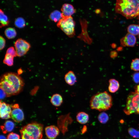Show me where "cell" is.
<instances>
[{"instance_id": "cell-1", "label": "cell", "mask_w": 139, "mask_h": 139, "mask_svg": "<svg viewBox=\"0 0 139 139\" xmlns=\"http://www.w3.org/2000/svg\"><path fill=\"white\" fill-rule=\"evenodd\" d=\"M24 84L23 79L16 73H6L1 77L0 88L5 92L7 97L19 93L22 90Z\"/></svg>"}, {"instance_id": "cell-2", "label": "cell", "mask_w": 139, "mask_h": 139, "mask_svg": "<svg viewBox=\"0 0 139 139\" xmlns=\"http://www.w3.org/2000/svg\"><path fill=\"white\" fill-rule=\"evenodd\" d=\"M115 10L127 19L135 18L139 14V0H116Z\"/></svg>"}, {"instance_id": "cell-3", "label": "cell", "mask_w": 139, "mask_h": 139, "mask_svg": "<svg viewBox=\"0 0 139 139\" xmlns=\"http://www.w3.org/2000/svg\"><path fill=\"white\" fill-rule=\"evenodd\" d=\"M112 105V99L111 95L105 91L98 92L93 95L89 101L90 108L100 111L109 109Z\"/></svg>"}, {"instance_id": "cell-4", "label": "cell", "mask_w": 139, "mask_h": 139, "mask_svg": "<svg viewBox=\"0 0 139 139\" xmlns=\"http://www.w3.org/2000/svg\"><path fill=\"white\" fill-rule=\"evenodd\" d=\"M43 125L34 122L23 127L20 131L22 139H41L42 137Z\"/></svg>"}, {"instance_id": "cell-5", "label": "cell", "mask_w": 139, "mask_h": 139, "mask_svg": "<svg viewBox=\"0 0 139 139\" xmlns=\"http://www.w3.org/2000/svg\"><path fill=\"white\" fill-rule=\"evenodd\" d=\"M128 115L133 113L139 114V94L136 92H131L127 99L126 106L124 110Z\"/></svg>"}, {"instance_id": "cell-6", "label": "cell", "mask_w": 139, "mask_h": 139, "mask_svg": "<svg viewBox=\"0 0 139 139\" xmlns=\"http://www.w3.org/2000/svg\"><path fill=\"white\" fill-rule=\"evenodd\" d=\"M75 23L72 16L63 17L58 22L57 27L70 37L75 34Z\"/></svg>"}, {"instance_id": "cell-7", "label": "cell", "mask_w": 139, "mask_h": 139, "mask_svg": "<svg viewBox=\"0 0 139 139\" xmlns=\"http://www.w3.org/2000/svg\"><path fill=\"white\" fill-rule=\"evenodd\" d=\"M17 56L20 57L25 55L31 47L30 44L21 38L18 39L14 44Z\"/></svg>"}, {"instance_id": "cell-8", "label": "cell", "mask_w": 139, "mask_h": 139, "mask_svg": "<svg viewBox=\"0 0 139 139\" xmlns=\"http://www.w3.org/2000/svg\"><path fill=\"white\" fill-rule=\"evenodd\" d=\"M11 107L10 105L4 102H0V117L4 119H7L11 117Z\"/></svg>"}, {"instance_id": "cell-9", "label": "cell", "mask_w": 139, "mask_h": 139, "mask_svg": "<svg viewBox=\"0 0 139 139\" xmlns=\"http://www.w3.org/2000/svg\"><path fill=\"white\" fill-rule=\"evenodd\" d=\"M121 45L123 46L133 47L136 42L135 36L129 33H127L120 40Z\"/></svg>"}, {"instance_id": "cell-10", "label": "cell", "mask_w": 139, "mask_h": 139, "mask_svg": "<svg viewBox=\"0 0 139 139\" xmlns=\"http://www.w3.org/2000/svg\"><path fill=\"white\" fill-rule=\"evenodd\" d=\"M46 134L49 139H55L59 135V131L58 128L54 125H51L45 128Z\"/></svg>"}, {"instance_id": "cell-11", "label": "cell", "mask_w": 139, "mask_h": 139, "mask_svg": "<svg viewBox=\"0 0 139 139\" xmlns=\"http://www.w3.org/2000/svg\"><path fill=\"white\" fill-rule=\"evenodd\" d=\"M11 117L14 121L18 123L22 121L24 119L23 112L19 107L13 109Z\"/></svg>"}, {"instance_id": "cell-12", "label": "cell", "mask_w": 139, "mask_h": 139, "mask_svg": "<svg viewBox=\"0 0 139 139\" xmlns=\"http://www.w3.org/2000/svg\"><path fill=\"white\" fill-rule=\"evenodd\" d=\"M61 11L63 17L71 16L75 12L73 6L71 4L67 3L63 5Z\"/></svg>"}, {"instance_id": "cell-13", "label": "cell", "mask_w": 139, "mask_h": 139, "mask_svg": "<svg viewBox=\"0 0 139 139\" xmlns=\"http://www.w3.org/2000/svg\"><path fill=\"white\" fill-rule=\"evenodd\" d=\"M64 79L66 83L70 86L74 85L77 82V78L74 72L70 71L65 75Z\"/></svg>"}, {"instance_id": "cell-14", "label": "cell", "mask_w": 139, "mask_h": 139, "mask_svg": "<svg viewBox=\"0 0 139 139\" xmlns=\"http://www.w3.org/2000/svg\"><path fill=\"white\" fill-rule=\"evenodd\" d=\"M14 127L15 124L13 122L10 120H7L3 125L1 126V128L3 133L5 134L12 131Z\"/></svg>"}, {"instance_id": "cell-15", "label": "cell", "mask_w": 139, "mask_h": 139, "mask_svg": "<svg viewBox=\"0 0 139 139\" xmlns=\"http://www.w3.org/2000/svg\"><path fill=\"white\" fill-rule=\"evenodd\" d=\"M89 119L88 114L84 112H80L77 114L76 116L77 121L82 124L86 123L88 121Z\"/></svg>"}, {"instance_id": "cell-16", "label": "cell", "mask_w": 139, "mask_h": 139, "mask_svg": "<svg viewBox=\"0 0 139 139\" xmlns=\"http://www.w3.org/2000/svg\"><path fill=\"white\" fill-rule=\"evenodd\" d=\"M50 101L53 105L56 107H59L62 105L63 100L61 95L58 93H56L52 96Z\"/></svg>"}, {"instance_id": "cell-17", "label": "cell", "mask_w": 139, "mask_h": 139, "mask_svg": "<svg viewBox=\"0 0 139 139\" xmlns=\"http://www.w3.org/2000/svg\"><path fill=\"white\" fill-rule=\"evenodd\" d=\"M109 85L108 86L109 91L114 93L116 92L119 87V84L118 81L114 79H111L109 81Z\"/></svg>"}, {"instance_id": "cell-18", "label": "cell", "mask_w": 139, "mask_h": 139, "mask_svg": "<svg viewBox=\"0 0 139 139\" xmlns=\"http://www.w3.org/2000/svg\"><path fill=\"white\" fill-rule=\"evenodd\" d=\"M49 18L50 20L55 22H58L63 18L62 13L57 10L52 12L50 15Z\"/></svg>"}, {"instance_id": "cell-19", "label": "cell", "mask_w": 139, "mask_h": 139, "mask_svg": "<svg viewBox=\"0 0 139 139\" xmlns=\"http://www.w3.org/2000/svg\"><path fill=\"white\" fill-rule=\"evenodd\" d=\"M4 33L6 37L9 39L15 38L16 35V32L13 28L9 27L6 28L5 31Z\"/></svg>"}, {"instance_id": "cell-20", "label": "cell", "mask_w": 139, "mask_h": 139, "mask_svg": "<svg viewBox=\"0 0 139 139\" xmlns=\"http://www.w3.org/2000/svg\"><path fill=\"white\" fill-rule=\"evenodd\" d=\"M127 31L129 33L134 36L139 35V25L135 24H131L127 28Z\"/></svg>"}, {"instance_id": "cell-21", "label": "cell", "mask_w": 139, "mask_h": 139, "mask_svg": "<svg viewBox=\"0 0 139 139\" xmlns=\"http://www.w3.org/2000/svg\"><path fill=\"white\" fill-rule=\"evenodd\" d=\"M0 12L1 27L7 26L9 23L7 17L1 9L0 10Z\"/></svg>"}, {"instance_id": "cell-22", "label": "cell", "mask_w": 139, "mask_h": 139, "mask_svg": "<svg viewBox=\"0 0 139 139\" xmlns=\"http://www.w3.org/2000/svg\"><path fill=\"white\" fill-rule=\"evenodd\" d=\"M14 57L11 55L6 53L3 60V63L9 66L13 65Z\"/></svg>"}, {"instance_id": "cell-23", "label": "cell", "mask_w": 139, "mask_h": 139, "mask_svg": "<svg viewBox=\"0 0 139 139\" xmlns=\"http://www.w3.org/2000/svg\"><path fill=\"white\" fill-rule=\"evenodd\" d=\"M98 118L99 121L102 124H105L107 123L109 119V116L107 114L103 112L100 113Z\"/></svg>"}, {"instance_id": "cell-24", "label": "cell", "mask_w": 139, "mask_h": 139, "mask_svg": "<svg viewBox=\"0 0 139 139\" xmlns=\"http://www.w3.org/2000/svg\"><path fill=\"white\" fill-rule=\"evenodd\" d=\"M15 26L18 28H22L25 26V22L24 19L21 17L17 18L14 22Z\"/></svg>"}, {"instance_id": "cell-25", "label": "cell", "mask_w": 139, "mask_h": 139, "mask_svg": "<svg viewBox=\"0 0 139 139\" xmlns=\"http://www.w3.org/2000/svg\"><path fill=\"white\" fill-rule=\"evenodd\" d=\"M131 69L135 71H139V59L136 58L133 59L131 65Z\"/></svg>"}, {"instance_id": "cell-26", "label": "cell", "mask_w": 139, "mask_h": 139, "mask_svg": "<svg viewBox=\"0 0 139 139\" xmlns=\"http://www.w3.org/2000/svg\"><path fill=\"white\" fill-rule=\"evenodd\" d=\"M129 134L132 137L139 138V131L136 130L132 128H130L128 129Z\"/></svg>"}, {"instance_id": "cell-27", "label": "cell", "mask_w": 139, "mask_h": 139, "mask_svg": "<svg viewBox=\"0 0 139 139\" xmlns=\"http://www.w3.org/2000/svg\"><path fill=\"white\" fill-rule=\"evenodd\" d=\"M6 53L9 54L14 57L17 56V53L14 47H11L8 48L7 50Z\"/></svg>"}, {"instance_id": "cell-28", "label": "cell", "mask_w": 139, "mask_h": 139, "mask_svg": "<svg viewBox=\"0 0 139 139\" xmlns=\"http://www.w3.org/2000/svg\"><path fill=\"white\" fill-rule=\"evenodd\" d=\"M7 139H20V137L18 134L13 132H11L8 135Z\"/></svg>"}, {"instance_id": "cell-29", "label": "cell", "mask_w": 139, "mask_h": 139, "mask_svg": "<svg viewBox=\"0 0 139 139\" xmlns=\"http://www.w3.org/2000/svg\"><path fill=\"white\" fill-rule=\"evenodd\" d=\"M0 49L1 50L4 48L6 43L5 39L1 36H0Z\"/></svg>"}, {"instance_id": "cell-30", "label": "cell", "mask_w": 139, "mask_h": 139, "mask_svg": "<svg viewBox=\"0 0 139 139\" xmlns=\"http://www.w3.org/2000/svg\"><path fill=\"white\" fill-rule=\"evenodd\" d=\"M133 78L134 82L136 83H139V72L135 73L133 75Z\"/></svg>"}, {"instance_id": "cell-31", "label": "cell", "mask_w": 139, "mask_h": 139, "mask_svg": "<svg viewBox=\"0 0 139 139\" xmlns=\"http://www.w3.org/2000/svg\"><path fill=\"white\" fill-rule=\"evenodd\" d=\"M7 97L5 92L2 88H0V99H3L6 97Z\"/></svg>"}, {"instance_id": "cell-32", "label": "cell", "mask_w": 139, "mask_h": 139, "mask_svg": "<svg viewBox=\"0 0 139 139\" xmlns=\"http://www.w3.org/2000/svg\"><path fill=\"white\" fill-rule=\"evenodd\" d=\"M135 92L139 94V84L135 86Z\"/></svg>"}, {"instance_id": "cell-33", "label": "cell", "mask_w": 139, "mask_h": 139, "mask_svg": "<svg viewBox=\"0 0 139 139\" xmlns=\"http://www.w3.org/2000/svg\"><path fill=\"white\" fill-rule=\"evenodd\" d=\"M18 74H21L22 73L23 71L20 68V69H19L18 70Z\"/></svg>"}, {"instance_id": "cell-34", "label": "cell", "mask_w": 139, "mask_h": 139, "mask_svg": "<svg viewBox=\"0 0 139 139\" xmlns=\"http://www.w3.org/2000/svg\"><path fill=\"white\" fill-rule=\"evenodd\" d=\"M0 139H7L6 137L3 135H1L0 136Z\"/></svg>"}, {"instance_id": "cell-35", "label": "cell", "mask_w": 139, "mask_h": 139, "mask_svg": "<svg viewBox=\"0 0 139 139\" xmlns=\"http://www.w3.org/2000/svg\"><path fill=\"white\" fill-rule=\"evenodd\" d=\"M138 19L139 20V15H138Z\"/></svg>"}, {"instance_id": "cell-36", "label": "cell", "mask_w": 139, "mask_h": 139, "mask_svg": "<svg viewBox=\"0 0 139 139\" xmlns=\"http://www.w3.org/2000/svg\"></svg>"}, {"instance_id": "cell-37", "label": "cell", "mask_w": 139, "mask_h": 139, "mask_svg": "<svg viewBox=\"0 0 139 139\" xmlns=\"http://www.w3.org/2000/svg\"></svg>"}, {"instance_id": "cell-38", "label": "cell", "mask_w": 139, "mask_h": 139, "mask_svg": "<svg viewBox=\"0 0 139 139\" xmlns=\"http://www.w3.org/2000/svg\"></svg>"}]
</instances>
